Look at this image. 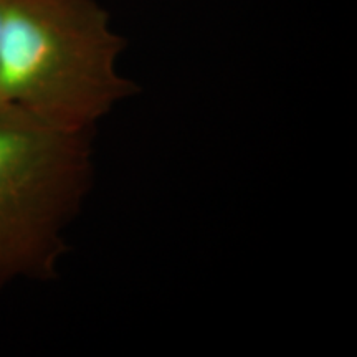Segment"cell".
I'll list each match as a JSON object with an SVG mask.
<instances>
[{
  "mask_svg": "<svg viewBox=\"0 0 357 357\" xmlns=\"http://www.w3.org/2000/svg\"><path fill=\"white\" fill-rule=\"evenodd\" d=\"M123 50L96 0H6L2 100L53 128L95 132L139 91L119 70Z\"/></svg>",
  "mask_w": 357,
  "mask_h": 357,
  "instance_id": "6da1fadb",
  "label": "cell"
},
{
  "mask_svg": "<svg viewBox=\"0 0 357 357\" xmlns=\"http://www.w3.org/2000/svg\"><path fill=\"white\" fill-rule=\"evenodd\" d=\"M93 136L0 105V289L58 276L66 230L93 187Z\"/></svg>",
  "mask_w": 357,
  "mask_h": 357,
  "instance_id": "7a4b0ae2",
  "label": "cell"
},
{
  "mask_svg": "<svg viewBox=\"0 0 357 357\" xmlns=\"http://www.w3.org/2000/svg\"><path fill=\"white\" fill-rule=\"evenodd\" d=\"M3 3H6V0H0V35H2V22H3ZM3 100H2V93H0V105H2Z\"/></svg>",
  "mask_w": 357,
  "mask_h": 357,
  "instance_id": "3957f363",
  "label": "cell"
}]
</instances>
